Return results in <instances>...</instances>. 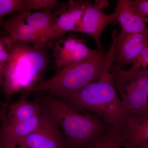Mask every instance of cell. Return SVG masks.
Wrapping results in <instances>:
<instances>
[{
	"instance_id": "cell-13",
	"label": "cell",
	"mask_w": 148,
	"mask_h": 148,
	"mask_svg": "<svg viewBox=\"0 0 148 148\" xmlns=\"http://www.w3.org/2000/svg\"><path fill=\"white\" fill-rule=\"evenodd\" d=\"M27 95V93L22 92L18 101L9 106L0 121H24L41 113L42 107L40 103L29 101Z\"/></svg>"
},
{
	"instance_id": "cell-11",
	"label": "cell",
	"mask_w": 148,
	"mask_h": 148,
	"mask_svg": "<svg viewBox=\"0 0 148 148\" xmlns=\"http://www.w3.org/2000/svg\"><path fill=\"white\" fill-rule=\"evenodd\" d=\"M42 114L24 121L1 120L0 148H13L36 129L40 123Z\"/></svg>"
},
{
	"instance_id": "cell-23",
	"label": "cell",
	"mask_w": 148,
	"mask_h": 148,
	"mask_svg": "<svg viewBox=\"0 0 148 148\" xmlns=\"http://www.w3.org/2000/svg\"><path fill=\"white\" fill-rule=\"evenodd\" d=\"M5 65L0 61V88L2 86L3 81L4 77Z\"/></svg>"
},
{
	"instance_id": "cell-4",
	"label": "cell",
	"mask_w": 148,
	"mask_h": 148,
	"mask_svg": "<svg viewBox=\"0 0 148 148\" xmlns=\"http://www.w3.org/2000/svg\"><path fill=\"white\" fill-rule=\"evenodd\" d=\"M112 64L108 65L98 80L64 101L94 114L111 127L125 130L126 117L111 77Z\"/></svg>"
},
{
	"instance_id": "cell-14",
	"label": "cell",
	"mask_w": 148,
	"mask_h": 148,
	"mask_svg": "<svg viewBox=\"0 0 148 148\" xmlns=\"http://www.w3.org/2000/svg\"><path fill=\"white\" fill-rule=\"evenodd\" d=\"M126 141L123 148H134L148 143V115L126 120Z\"/></svg>"
},
{
	"instance_id": "cell-2",
	"label": "cell",
	"mask_w": 148,
	"mask_h": 148,
	"mask_svg": "<svg viewBox=\"0 0 148 148\" xmlns=\"http://www.w3.org/2000/svg\"><path fill=\"white\" fill-rule=\"evenodd\" d=\"M40 102L60 127L70 148H82L111 127L94 114L56 96H44Z\"/></svg>"
},
{
	"instance_id": "cell-16",
	"label": "cell",
	"mask_w": 148,
	"mask_h": 148,
	"mask_svg": "<svg viewBox=\"0 0 148 148\" xmlns=\"http://www.w3.org/2000/svg\"><path fill=\"white\" fill-rule=\"evenodd\" d=\"M83 40L71 36L58 40L55 43L54 55L56 68L60 70L67 66L68 61L79 43Z\"/></svg>"
},
{
	"instance_id": "cell-12",
	"label": "cell",
	"mask_w": 148,
	"mask_h": 148,
	"mask_svg": "<svg viewBox=\"0 0 148 148\" xmlns=\"http://www.w3.org/2000/svg\"><path fill=\"white\" fill-rule=\"evenodd\" d=\"M121 27V32L135 34L148 31V27L135 10L132 0H118L113 13Z\"/></svg>"
},
{
	"instance_id": "cell-8",
	"label": "cell",
	"mask_w": 148,
	"mask_h": 148,
	"mask_svg": "<svg viewBox=\"0 0 148 148\" xmlns=\"http://www.w3.org/2000/svg\"><path fill=\"white\" fill-rule=\"evenodd\" d=\"M109 5L107 0H95L85 12L76 31L90 36L101 51H105L100 40L104 29L109 24H118L113 13L108 14L104 12V9Z\"/></svg>"
},
{
	"instance_id": "cell-7",
	"label": "cell",
	"mask_w": 148,
	"mask_h": 148,
	"mask_svg": "<svg viewBox=\"0 0 148 148\" xmlns=\"http://www.w3.org/2000/svg\"><path fill=\"white\" fill-rule=\"evenodd\" d=\"M116 29L112 33L115 45L113 54V64L123 69L132 64L145 48L148 46V31L135 34L121 32L118 34Z\"/></svg>"
},
{
	"instance_id": "cell-3",
	"label": "cell",
	"mask_w": 148,
	"mask_h": 148,
	"mask_svg": "<svg viewBox=\"0 0 148 148\" xmlns=\"http://www.w3.org/2000/svg\"><path fill=\"white\" fill-rule=\"evenodd\" d=\"M114 45L112 38L108 52L104 51L90 59L64 67L49 79L43 80L30 88L27 93L48 91L63 100L69 99L100 78L108 65L112 63Z\"/></svg>"
},
{
	"instance_id": "cell-9",
	"label": "cell",
	"mask_w": 148,
	"mask_h": 148,
	"mask_svg": "<svg viewBox=\"0 0 148 148\" xmlns=\"http://www.w3.org/2000/svg\"><path fill=\"white\" fill-rule=\"evenodd\" d=\"M91 5L88 1H69L59 10L60 15L49 36V41L59 39L69 31L76 32L85 12Z\"/></svg>"
},
{
	"instance_id": "cell-24",
	"label": "cell",
	"mask_w": 148,
	"mask_h": 148,
	"mask_svg": "<svg viewBox=\"0 0 148 148\" xmlns=\"http://www.w3.org/2000/svg\"><path fill=\"white\" fill-rule=\"evenodd\" d=\"M13 148H25L24 147H21V146H16V147H14Z\"/></svg>"
},
{
	"instance_id": "cell-5",
	"label": "cell",
	"mask_w": 148,
	"mask_h": 148,
	"mask_svg": "<svg viewBox=\"0 0 148 148\" xmlns=\"http://www.w3.org/2000/svg\"><path fill=\"white\" fill-rule=\"evenodd\" d=\"M112 81L120 99L126 120L148 115V70H127L112 64Z\"/></svg>"
},
{
	"instance_id": "cell-17",
	"label": "cell",
	"mask_w": 148,
	"mask_h": 148,
	"mask_svg": "<svg viewBox=\"0 0 148 148\" xmlns=\"http://www.w3.org/2000/svg\"><path fill=\"white\" fill-rule=\"evenodd\" d=\"M125 141V130L110 127L103 137L81 148H122Z\"/></svg>"
},
{
	"instance_id": "cell-1",
	"label": "cell",
	"mask_w": 148,
	"mask_h": 148,
	"mask_svg": "<svg viewBox=\"0 0 148 148\" xmlns=\"http://www.w3.org/2000/svg\"><path fill=\"white\" fill-rule=\"evenodd\" d=\"M9 57L6 63L2 84L5 100L0 115L5 114L10 98L17 92H26L41 82L49 63L47 46L31 45L5 38Z\"/></svg>"
},
{
	"instance_id": "cell-19",
	"label": "cell",
	"mask_w": 148,
	"mask_h": 148,
	"mask_svg": "<svg viewBox=\"0 0 148 148\" xmlns=\"http://www.w3.org/2000/svg\"><path fill=\"white\" fill-rule=\"evenodd\" d=\"M25 11L32 10L51 11L58 7L56 0H24Z\"/></svg>"
},
{
	"instance_id": "cell-18",
	"label": "cell",
	"mask_w": 148,
	"mask_h": 148,
	"mask_svg": "<svg viewBox=\"0 0 148 148\" xmlns=\"http://www.w3.org/2000/svg\"><path fill=\"white\" fill-rule=\"evenodd\" d=\"M23 11H25L24 0H0V30L4 17L14 12Z\"/></svg>"
},
{
	"instance_id": "cell-21",
	"label": "cell",
	"mask_w": 148,
	"mask_h": 148,
	"mask_svg": "<svg viewBox=\"0 0 148 148\" xmlns=\"http://www.w3.org/2000/svg\"><path fill=\"white\" fill-rule=\"evenodd\" d=\"M148 66V46L145 48L130 68L136 70L147 69Z\"/></svg>"
},
{
	"instance_id": "cell-6",
	"label": "cell",
	"mask_w": 148,
	"mask_h": 148,
	"mask_svg": "<svg viewBox=\"0 0 148 148\" xmlns=\"http://www.w3.org/2000/svg\"><path fill=\"white\" fill-rule=\"evenodd\" d=\"M17 146L25 148H70L60 127L43 108L38 127Z\"/></svg>"
},
{
	"instance_id": "cell-15",
	"label": "cell",
	"mask_w": 148,
	"mask_h": 148,
	"mask_svg": "<svg viewBox=\"0 0 148 148\" xmlns=\"http://www.w3.org/2000/svg\"><path fill=\"white\" fill-rule=\"evenodd\" d=\"M56 16L51 11H40L30 12L26 20L27 24L47 43L49 36L56 22Z\"/></svg>"
},
{
	"instance_id": "cell-20",
	"label": "cell",
	"mask_w": 148,
	"mask_h": 148,
	"mask_svg": "<svg viewBox=\"0 0 148 148\" xmlns=\"http://www.w3.org/2000/svg\"><path fill=\"white\" fill-rule=\"evenodd\" d=\"M135 10L141 19L145 24H148V1L132 0Z\"/></svg>"
},
{
	"instance_id": "cell-22",
	"label": "cell",
	"mask_w": 148,
	"mask_h": 148,
	"mask_svg": "<svg viewBox=\"0 0 148 148\" xmlns=\"http://www.w3.org/2000/svg\"><path fill=\"white\" fill-rule=\"evenodd\" d=\"M9 57L7 44L4 38H0V61L5 65Z\"/></svg>"
},
{
	"instance_id": "cell-10",
	"label": "cell",
	"mask_w": 148,
	"mask_h": 148,
	"mask_svg": "<svg viewBox=\"0 0 148 148\" xmlns=\"http://www.w3.org/2000/svg\"><path fill=\"white\" fill-rule=\"evenodd\" d=\"M30 12L23 11L8 18L3 24L5 38L10 41H19L34 46H46L47 42L28 24L25 23Z\"/></svg>"
}]
</instances>
